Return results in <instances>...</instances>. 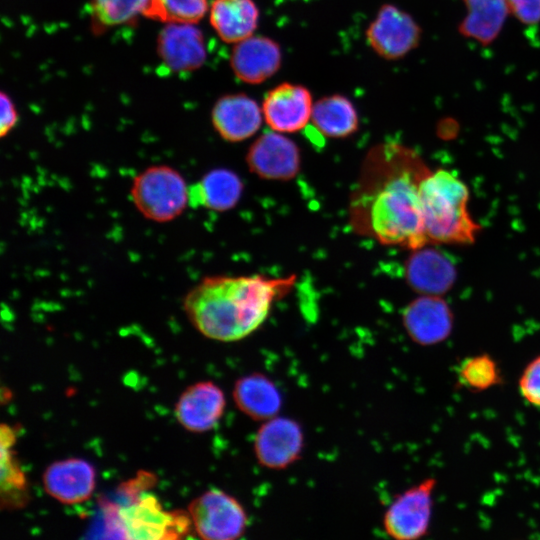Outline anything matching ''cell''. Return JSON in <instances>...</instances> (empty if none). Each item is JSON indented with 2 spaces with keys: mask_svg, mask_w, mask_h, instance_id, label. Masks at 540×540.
Instances as JSON below:
<instances>
[{
  "mask_svg": "<svg viewBox=\"0 0 540 540\" xmlns=\"http://www.w3.org/2000/svg\"><path fill=\"white\" fill-rule=\"evenodd\" d=\"M430 171L418 152L403 144L383 142L370 148L349 199L354 232L409 250L429 244L421 184Z\"/></svg>",
  "mask_w": 540,
  "mask_h": 540,
  "instance_id": "obj_1",
  "label": "cell"
},
{
  "mask_svg": "<svg viewBox=\"0 0 540 540\" xmlns=\"http://www.w3.org/2000/svg\"><path fill=\"white\" fill-rule=\"evenodd\" d=\"M296 279V275L207 276L185 295L183 309L190 323L205 337L221 342L238 341L265 322L273 304L293 289Z\"/></svg>",
  "mask_w": 540,
  "mask_h": 540,
  "instance_id": "obj_2",
  "label": "cell"
},
{
  "mask_svg": "<svg viewBox=\"0 0 540 540\" xmlns=\"http://www.w3.org/2000/svg\"><path fill=\"white\" fill-rule=\"evenodd\" d=\"M469 190L454 173L431 170L421 184L425 234L429 244H472L480 225L468 210Z\"/></svg>",
  "mask_w": 540,
  "mask_h": 540,
  "instance_id": "obj_3",
  "label": "cell"
},
{
  "mask_svg": "<svg viewBox=\"0 0 540 540\" xmlns=\"http://www.w3.org/2000/svg\"><path fill=\"white\" fill-rule=\"evenodd\" d=\"M130 197L144 218L166 223L180 216L189 205V186L173 167L153 165L135 176Z\"/></svg>",
  "mask_w": 540,
  "mask_h": 540,
  "instance_id": "obj_4",
  "label": "cell"
},
{
  "mask_svg": "<svg viewBox=\"0 0 540 540\" xmlns=\"http://www.w3.org/2000/svg\"><path fill=\"white\" fill-rule=\"evenodd\" d=\"M118 537L130 540H172L187 537L193 529L188 510H164L150 492L116 511Z\"/></svg>",
  "mask_w": 540,
  "mask_h": 540,
  "instance_id": "obj_5",
  "label": "cell"
},
{
  "mask_svg": "<svg viewBox=\"0 0 540 540\" xmlns=\"http://www.w3.org/2000/svg\"><path fill=\"white\" fill-rule=\"evenodd\" d=\"M193 530L205 540H235L249 525L243 505L218 488L205 491L188 505Z\"/></svg>",
  "mask_w": 540,
  "mask_h": 540,
  "instance_id": "obj_6",
  "label": "cell"
},
{
  "mask_svg": "<svg viewBox=\"0 0 540 540\" xmlns=\"http://www.w3.org/2000/svg\"><path fill=\"white\" fill-rule=\"evenodd\" d=\"M437 480L428 477L398 494L386 509L383 528L396 540H416L430 529Z\"/></svg>",
  "mask_w": 540,
  "mask_h": 540,
  "instance_id": "obj_7",
  "label": "cell"
},
{
  "mask_svg": "<svg viewBox=\"0 0 540 540\" xmlns=\"http://www.w3.org/2000/svg\"><path fill=\"white\" fill-rule=\"evenodd\" d=\"M371 49L385 60H398L416 49L422 29L406 11L393 4H383L365 32Z\"/></svg>",
  "mask_w": 540,
  "mask_h": 540,
  "instance_id": "obj_8",
  "label": "cell"
},
{
  "mask_svg": "<svg viewBox=\"0 0 540 540\" xmlns=\"http://www.w3.org/2000/svg\"><path fill=\"white\" fill-rule=\"evenodd\" d=\"M304 448V433L294 419L275 416L257 430L253 452L257 462L271 470H282L294 464Z\"/></svg>",
  "mask_w": 540,
  "mask_h": 540,
  "instance_id": "obj_9",
  "label": "cell"
},
{
  "mask_svg": "<svg viewBox=\"0 0 540 540\" xmlns=\"http://www.w3.org/2000/svg\"><path fill=\"white\" fill-rule=\"evenodd\" d=\"M246 163L250 172L261 179L288 181L300 171L301 154L294 141L271 131L260 135L250 145Z\"/></svg>",
  "mask_w": 540,
  "mask_h": 540,
  "instance_id": "obj_10",
  "label": "cell"
},
{
  "mask_svg": "<svg viewBox=\"0 0 540 540\" xmlns=\"http://www.w3.org/2000/svg\"><path fill=\"white\" fill-rule=\"evenodd\" d=\"M402 323L413 342L420 346H434L451 335L454 315L442 296L420 294L403 309Z\"/></svg>",
  "mask_w": 540,
  "mask_h": 540,
  "instance_id": "obj_11",
  "label": "cell"
},
{
  "mask_svg": "<svg viewBox=\"0 0 540 540\" xmlns=\"http://www.w3.org/2000/svg\"><path fill=\"white\" fill-rule=\"evenodd\" d=\"M313 98L309 89L300 84L283 82L265 95L262 112L272 131L294 133L311 120Z\"/></svg>",
  "mask_w": 540,
  "mask_h": 540,
  "instance_id": "obj_12",
  "label": "cell"
},
{
  "mask_svg": "<svg viewBox=\"0 0 540 540\" xmlns=\"http://www.w3.org/2000/svg\"><path fill=\"white\" fill-rule=\"evenodd\" d=\"M225 407L226 398L222 389L212 381H200L183 391L174 412L183 428L203 433L216 427Z\"/></svg>",
  "mask_w": 540,
  "mask_h": 540,
  "instance_id": "obj_13",
  "label": "cell"
},
{
  "mask_svg": "<svg viewBox=\"0 0 540 540\" xmlns=\"http://www.w3.org/2000/svg\"><path fill=\"white\" fill-rule=\"evenodd\" d=\"M157 52L173 72L197 70L207 56L203 33L191 23H167L158 35Z\"/></svg>",
  "mask_w": 540,
  "mask_h": 540,
  "instance_id": "obj_14",
  "label": "cell"
},
{
  "mask_svg": "<svg viewBox=\"0 0 540 540\" xmlns=\"http://www.w3.org/2000/svg\"><path fill=\"white\" fill-rule=\"evenodd\" d=\"M427 245L411 250L405 264V277L417 293L442 296L453 287L457 269L448 255Z\"/></svg>",
  "mask_w": 540,
  "mask_h": 540,
  "instance_id": "obj_15",
  "label": "cell"
},
{
  "mask_svg": "<svg viewBox=\"0 0 540 540\" xmlns=\"http://www.w3.org/2000/svg\"><path fill=\"white\" fill-rule=\"evenodd\" d=\"M45 492L62 504L87 501L96 485L93 465L81 458H68L51 463L42 476Z\"/></svg>",
  "mask_w": 540,
  "mask_h": 540,
  "instance_id": "obj_16",
  "label": "cell"
},
{
  "mask_svg": "<svg viewBox=\"0 0 540 540\" xmlns=\"http://www.w3.org/2000/svg\"><path fill=\"white\" fill-rule=\"evenodd\" d=\"M282 63V52L274 39L252 35L235 43L230 56L234 75L247 84H260L278 72Z\"/></svg>",
  "mask_w": 540,
  "mask_h": 540,
  "instance_id": "obj_17",
  "label": "cell"
},
{
  "mask_svg": "<svg viewBox=\"0 0 540 540\" xmlns=\"http://www.w3.org/2000/svg\"><path fill=\"white\" fill-rule=\"evenodd\" d=\"M262 107L245 93L225 94L211 110V122L218 135L228 142L252 137L261 127Z\"/></svg>",
  "mask_w": 540,
  "mask_h": 540,
  "instance_id": "obj_18",
  "label": "cell"
},
{
  "mask_svg": "<svg viewBox=\"0 0 540 540\" xmlns=\"http://www.w3.org/2000/svg\"><path fill=\"white\" fill-rule=\"evenodd\" d=\"M233 400L240 412L254 421H266L278 415L282 396L266 375L253 372L239 378L233 387Z\"/></svg>",
  "mask_w": 540,
  "mask_h": 540,
  "instance_id": "obj_19",
  "label": "cell"
},
{
  "mask_svg": "<svg viewBox=\"0 0 540 540\" xmlns=\"http://www.w3.org/2000/svg\"><path fill=\"white\" fill-rule=\"evenodd\" d=\"M209 19L222 41L235 44L254 35L259 9L253 0H213Z\"/></svg>",
  "mask_w": 540,
  "mask_h": 540,
  "instance_id": "obj_20",
  "label": "cell"
},
{
  "mask_svg": "<svg viewBox=\"0 0 540 540\" xmlns=\"http://www.w3.org/2000/svg\"><path fill=\"white\" fill-rule=\"evenodd\" d=\"M242 192L243 183L235 172L216 168L189 187V205L224 212L237 205Z\"/></svg>",
  "mask_w": 540,
  "mask_h": 540,
  "instance_id": "obj_21",
  "label": "cell"
},
{
  "mask_svg": "<svg viewBox=\"0 0 540 540\" xmlns=\"http://www.w3.org/2000/svg\"><path fill=\"white\" fill-rule=\"evenodd\" d=\"M467 13L458 32L484 46L499 36L509 13L506 0H463Z\"/></svg>",
  "mask_w": 540,
  "mask_h": 540,
  "instance_id": "obj_22",
  "label": "cell"
},
{
  "mask_svg": "<svg viewBox=\"0 0 540 540\" xmlns=\"http://www.w3.org/2000/svg\"><path fill=\"white\" fill-rule=\"evenodd\" d=\"M16 436L14 427L1 425V508L8 510L24 507L30 498L25 473L12 449Z\"/></svg>",
  "mask_w": 540,
  "mask_h": 540,
  "instance_id": "obj_23",
  "label": "cell"
},
{
  "mask_svg": "<svg viewBox=\"0 0 540 540\" xmlns=\"http://www.w3.org/2000/svg\"><path fill=\"white\" fill-rule=\"evenodd\" d=\"M311 122L319 133L329 138H346L359 127L354 104L341 94L327 95L314 102Z\"/></svg>",
  "mask_w": 540,
  "mask_h": 540,
  "instance_id": "obj_24",
  "label": "cell"
},
{
  "mask_svg": "<svg viewBox=\"0 0 540 540\" xmlns=\"http://www.w3.org/2000/svg\"><path fill=\"white\" fill-rule=\"evenodd\" d=\"M457 379L471 392H483L503 382L498 363L488 353L465 358L457 369Z\"/></svg>",
  "mask_w": 540,
  "mask_h": 540,
  "instance_id": "obj_25",
  "label": "cell"
},
{
  "mask_svg": "<svg viewBox=\"0 0 540 540\" xmlns=\"http://www.w3.org/2000/svg\"><path fill=\"white\" fill-rule=\"evenodd\" d=\"M208 9V0H149L143 16L166 24H197Z\"/></svg>",
  "mask_w": 540,
  "mask_h": 540,
  "instance_id": "obj_26",
  "label": "cell"
},
{
  "mask_svg": "<svg viewBox=\"0 0 540 540\" xmlns=\"http://www.w3.org/2000/svg\"><path fill=\"white\" fill-rule=\"evenodd\" d=\"M149 0H91L96 25L112 27L127 24L143 13Z\"/></svg>",
  "mask_w": 540,
  "mask_h": 540,
  "instance_id": "obj_27",
  "label": "cell"
},
{
  "mask_svg": "<svg viewBox=\"0 0 540 540\" xmlns=\"http://www.w3.org/2000/svg\"><path fill=\"white\" fill-rule=\"evenodd\" d=\"M520 396L529 405L540 408V355L531 359L518 379Z\"/></svg>",
  "mask_w": 540,
  "mask_h": 540,
  "instance_id": "obj_28",
  "label": "cell"
},
{
  "mask_svg": "<svg viewBox=\"0 0 540 540\" xmlns=\"http://www.w3.org/2000/svg\"><path fill=\"white\" fill-rule=\"evenodd\" d=\"M157 483L155 474L149 471L140 470L137 476L131 478L118 487V493L133 502L138 499L143 493L149 492Z\"/></svg>",
  "mask_w": 540,
  "mask_h": 540,
  "instance_id": "obj_29",
  "label": "cell"
},
{
  "mask_svg": "<svg viewBox=\"0 0 540 540\" xmlns=\"http://www.w3.org/2000/svg\"><path fill=\"white\" fill-rule=\"evenodd\" d=\"M509 12L522 24L536 26L540 23V0H506Z\"/></svg>",
  "mask_w": 540,
  "mask_h": 540,
  "instance_id": "obj_30",
  "label": "cell"
},
{
  "mask_svg": "<svg viewBox=\"0 0 540 540\" xmlns=\"http://www.w3.org/2000/svg\"><path fill=\"white\" fill-rule=\"evenodd\" d=\"M0 104V136L3 138L15 127L18 121V114L12 99L4 91L0 94Z\"/></svg>",
  "mask_w": 540,
  "mask_h": 540,
  "instance_id": "obj_31",
  "label": "cell"
}]
</instances>
